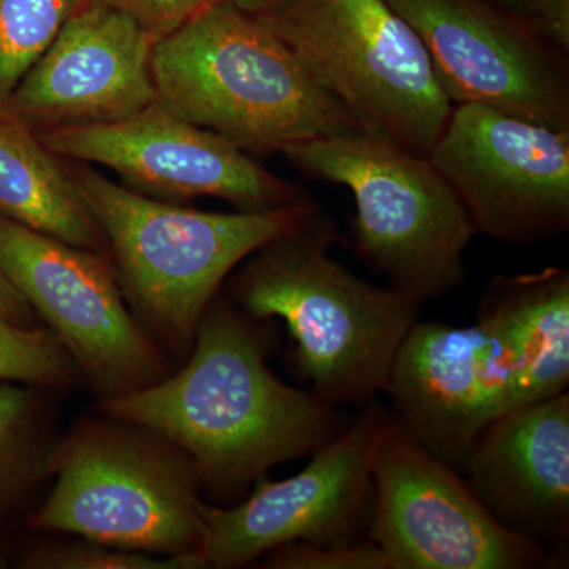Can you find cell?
<instances>
[{"label":"cell","mask_w":569,"mask_h":569,"mask_svg":"<svg viewBox=\"0 0 569 569\" xmlns=\"http://www.w3.org/2000/svg\"><path fill=\"white\" fill-rule=\"evenodd\" d=\"M257 17L362 132L429 156L455 104L387 0H282Z\"/></svg>","instance_id":"cell-7"},{"label":"cell","mask_w":569,"mask_h":569,"mask_svg":"<svg viewBox=\"0 0 569 569\" xmlns=\"http://www.w3.org/2000/svg\"><path fill=\"white\" fill-rule=\"evenodd\" d=\"M0 563H2V559H0Z\"/></svg>","instance_id":"cell-29"},{"label":"cell","mask_w":569,"mask_h":569,"mask_svg":"<svg viewBox=\"0 0 569 569\" xmlns=\"http://www.w3.org/2000/svg\"><path fill=\"white\" fill-rule=\"evenodd\" d=\"M153 43L121 11L80 2L14 88L6 112L36 133L130 118L156 102Z\"/></svg>","instance_id":"cell-15"},{"label":"cell","mask_w":569,"mask_h":569,"mask_svg":"<svg viewBox=\"0 0 569 569\" xmlns=\"http://www.w3.org/2000/svg\"><path fill=\"white\" fill-rule=\"evenodd\" d=\"M462 468L471 492L501 527L556 557L568 552V391L493 419Z\"/></svg>","instance_id":"cell-16"},{"label":"cell","mask_w":569,"mask_h":569,"mask_svg":"<svg viewBox=\"0 0 569 569\" xmlns=\"http://www.w3.org/2000/svg\"><path fill=\"white\" fill-rule=\"evenodd\" d=\"M372 481L367 537L389 569H531L556 559L501 527L458 468L433 458L389 413L373 447Z\"/></svg>","instance_id":"cell-9"},{"label":"cell","mask_w":569,"mask_h":569,"mask_svg":"<svg viewBox=\"0 0 569 569\" xmlns=\"http://www.w3.org/2000/svg\"><path fill=\"white\" fill-rule=\"evenodd\" d=\"M0 216L81 249L107 244L69 171L9 114H0Z\"/></svg>","instance_id":"cell-18"},{"label":"cell","mask_w":569,"mask_h":569,"mask_svg":"<svg viewBox=\"0 0 569 569\" xmlns=\"http://www.w3.org/2000/svg\"><path fill=\"white\" fill-rule=\"evenodd\" d=\"M80 0H0V114Z\"/></svg>","instance_id":"cell-19"},{"label":"cell","mask_w":569,"mask_h":569,"mask_svg":"<svg viewBox=\"0 0 569 569\" xmlns=\"http://www.w3.org/2000/svg\"><path fill=\"white\" fill-rule=\"evenodd\" d=\"M28 385H0V501L47 477L51 449L40 437L37 397Z\"/></svg>","instance_id":"cell-20"},{"label":"cell","mask_w":569,"mask_h":569,"mask_svg":"<svg viewBox=\"0 0 569 569\" xmlns=\"http://www.w3.org/2000/svg\"><path fill=\"white\" fill-rule=\"evenodd\" d=\"M269 569H389L387 557L370 539L350 545L287 542L261 557Z\"/></svg>","instance_id":"cell-23"},{"label":"cell","mask_w":569,"mask_h":569,"mask_svg":"<svg viewBox=\"0 0 569 569\" xmlns=\"http://www.w3.org/2000/svg\"><path fill=\"white\" fill-rule=\"evenodd\" d=\"M282 153L302 173L350 190L355 252L388 287L425 302L462 284L478 231L429 156L362 130L296 142Z\"/></svg>","instance_id":"cell-6"},{"label":"cell","mask_w":569,"mask_h":569,"mask_svg":"<svg viewBox=\"0 0 569 569\" xmlns=\"http://www.w3.org/2000/svg\"><path fill=\"white\" fill-rule=\"evenodd\" d=\"M0 316L9 318L17 325L36 326L33 325L37 318L36 312L2 271H0Z\"/></svg>","instance_id":"cell-26"},{"label":"cell","mask_w":569,"mask_h":569,"mask_svg":"<svg viewBox=\"0 0 569 569\" xmlns=\"http://www.w3.org/2000/svg\"><path fill=\"white\" fill-rule=\"evenodd\" d=\"M282 0H206L209 6H231L252 14H263L274 9Z\"/></svg>","instance_id":"cell-27"},{"label":"cell","mask_w":569,"mask_h":569,"mask_svg":"<svg viewBox=\"0 0 569 569\" xmlns=\"http://www.w3.org/2000/svg\"><path fill=\"white\" fill-rule=\"evenodd\" d=\"M527 20L553 47L569 54V0H529Z\"/></svg>","instance_id":"cell-25"},{"label":"cell","mask_w":569,"mask_h":569,"mask_svg":"<svg viewBox=\"0 0 569 569\" xmlns=\"http://www.w3.org/2000/svg\"><path fill=\"white\" fill-rule=\"evenodd\" d=\"M254 321L213 299L179 372L100 408L173 445L216 493L241 492L272 467L312 455L343 429L342 418L274 376Z\"/></svg>","instance_id":"cell-1"},{"label":"cell","mask_w":569,"mask_h":569,"mask_svg":"<svg viewBox=\"0 0 569 569\" xmlns=\"http://www.w3.org/2000/svg\"><path fill=\"white\" fill-rule=\"evenodd\" d=\"M337 241L320 209L250 254L231 282V301L253 320L287 325L296 366L321 400L359 406L385 391L422 302L353 274L329 253Z\"/></svg>","instance_id":"cell-2"},{"label":"cell","mask_w":569,"mask_h":569,"mask_svg":"<svg viewBox=\"0 0 569 569\" xmlns=\"http://www.w3.org/2000/svg\"><path fill=\"white\" fill-rule=\"evenodd\" d=\"M78 373L70 355L48 328L0 316V380L28 387H67Z\"/></svg>","instance_id":"cell-21"},{"label":"cell","mask_w":569,"mask_h":569,"mask_svg":"<svg viewBox=\"0 0 569 569\" xmlns=\"http://www.w3.org/2000/svg\"><path fill=\"white\" fill-rule=\"evenodd\" d=\"M70 176L111 247L123 299L176 358L192 351L201 318L236 266L321 209L307 200L269 211L204 212L163 203L88 168Z\"/></svg>","instance_id":"cell-4"},{"label":"cell","mask_w":569,"mask_h":569,"mask_svg":"<svg viewBox=\"0 0 569 569\" xmlns=\"http://www.w3.org/2000/svg\"><path fill=\"white\" fill-rule=\"evenodd\" d=\"M56 157L102 164L138 192L171 200L219 198L239 211H269L310 200L220 134L153 102L122 121L37 133Z\"/></svg>","instance_id":"cell-13"},{"label":"cell","mask_w":569,"mask_h":569,"mask_svg":"<svg viewBox=\"0 0 569 569\" xmlns=\"http://www.w3.org/2000/svg\"><path fill=\"white\" fill-rule=\"evenodd\" d=\"M99 3L132 18L144 31L159 40L181 28L204 6L206 0H80Z\"/></svg>","instance_id":"cell-24"},{"label":"cell","mask_w":569,"mask_h":569,"mask_svg":"<svg viewBox=\"0 0 569 569\" xmlns=\"http://www.w3.org/2000/svg\"><path fill=\"white\" fill-rule=\"evenodd\" d=\"M430 160L478 234L537 246L569 228V130L485 107H452Z\"/></svg>","instance_id":"cell-10"},{"label":"cell","mask_w":569,"mask_h":569,"mask_svg":"<svg viewBox=\"0 0 569 569\" xmlns=\"http://www.w3.org/2000/svg\"><path fill=\"white\" fill-rule=\"evenodd\" d=\"M156 102L247 153L361 130L257 14L204 6L153 43Z\"/></svg>","instance_id":"cell-3"},{"label":"cell","mask_w":569,"mask_h":569,"mask_svg":"<svg viewBox=\"0 0 569 569\" xmlns=\"http://www.w3.org/2000/svg\"><path fill=\"white\" fill-rule=\"evenodd\" d=\"M48 475L54 488L31 529L151 556L200 553L203 482L192 460L149 430L114 418L78 422L51 448Z\"/></svg>","instance_id":"cell-5"},{"label":"cell","mask_w":569,"mask_h":569,"mask_svg":"<svg viewBox=\"0 0 569 569\" xmlns=\"http://www.w3.org/2000/svg\"><path fill=\"white\" fill-rule=\"evenodd\" d=\"M478 317L496 326L511 350L515 408L568 391V269L548 266L526 274L493 277L479 302Z\"/></svg>","instance_id":"cell-17"},{"label":"cell","mask_w":569,"mask_h":569,"mask_svg":"<svg viewBox=\"0 0 569 569\" xmlns=\"http://www.w3.org/2000/svg\"><path fill=\"white\" fill-rule=\"evenodd\" d=\"M383 392L408 436L462 468L482 430L515 408V359L486 318L471 326L418 320L397 350Z\"/></svg>","instance_id":"cell-14"},{"label":"cell","mask_w":569,"mask_h":569,"mask_svg":"<svg viewBox=\"0 0 569 569\" xmlns=\"http://www.w3.org/2000/svg\"><path fill=\"white\" fill-rule=\"evenodd\" d=\"M0 271L103 399L170 373L167 351L138 323L114 269L96 250L0 216Z\"/></svg>","instance_id":"cell-8"},{"label":"cell","mask_w":569,"mask_h":569,"mask_svg":"<svg viewBox=\"0 0 569 569\" xmlns=\"http://www.w3.org/2000/svg\"><path fill=\"white\" fill-rule=\"evenodd\" d=\"M425 43L452 104L569 130V54L490 0H387Z\"/></svg>","instance_id":"cell-12"},{"label":"cell","mask_w":569,"mask_h":569,"mask_svg":"<svg viewBox=\"0 0 569 569\" xmlns=\"http://www.w3.org/2000/svg\"><path fill=\"white\" fill-rule=\"evenodd\" d=\"M29 568L40 569H200L208 568L200 553L160 557L133 552L99 542H71L37 550L28 559Z\"/></svg>","instance_id":"cell-22"},{"label":"cell","mask_w":569,"mask_h":569,"mask_svg":"<svg viewBox=\"0 0 569 569\" xmlns=\"http://www.w3.org/2000/svg\"><path fill=\"white\" fill-rule=\"evenodd\" d=\"M387 417L380 403H370L295 477L271 481L264 475L242 503L206 508L200 556L208 567H246L287 542L361 541L372 518L373 447Z\"/></svg>","instance_id":"cell-11"},{"label":"cell","mask_w":569,"mask_h":569,"mask_svg":"<svg viewBox=\"0 0 569 569\" xmlns=\"http://www.w3.org/2000/svg\"><path fill=\"white\" fill-rule=\"evenodd\" d=\"M496 2L498 6L507 7V9L516 11V13L522 14L527 18V10H529V0H490Z\"/></svg>","instance_id":"cell-28"}]
</instances>
